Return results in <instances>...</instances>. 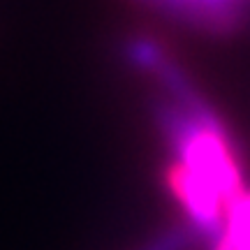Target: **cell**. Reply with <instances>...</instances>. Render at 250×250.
I'll return each mask as SVG.
<instances>
[{
    "label": "cell",
    "mask_w": 250,
    "mask_h": 250,
    "mask_svg": "<svg viewBox=\"0 0 250 250\" xmlns=\"http://www.w3.org/2000/svg\"><path fill=\"white\" fill-rule=\"evenodd\" d=\"M192 239H195V232L190 227H179V229H171V232L162 234L160 239L153 246H148L146 250H186Z\"/></svg>",
    "instance_id": "cell-1"
}]
</instances>
